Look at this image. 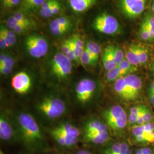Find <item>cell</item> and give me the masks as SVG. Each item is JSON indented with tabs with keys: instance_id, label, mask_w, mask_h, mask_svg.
Here are the masks:
<instances>
[{
	"instance_id": "6da1fadb",
	"label": "cell",
	"mask_w": 154,
	"mask_h": 154,
	"mask_svg": "<svg viewBox=\"0 0 154 154\" xmlns=\"http://www.w3.org/2000/svg\"><path fill=\"white\" fill-rule=\"evenodd\" d=\"M17 122L22 140L28 147L32 149L44 148V137L32 116L27 112L20 113Z\"/></svg>"
},
{
	"instance_id": "7a4b0ae2",
	"label": "cell",
	"mask_w": 154,
	"mask_h": 154,
	"mask_svg": "<svg viewBox=\"0 0 154 154\" xmlns=\"http://www.w3.org/2000/svg\"><path fill=\"white\" fill-rule=\"evenodd\" d=\"M102 116L105 123L116 133L122 132L128 125V116L121 105H115L104 110Z\"/></svg>"
},
{
	"instance_id": "3957f363",
	"label": "cell",
	"mask_w": 154,
	"mask_h": 154,
	"mask_svg": "<svg viewBox=\"0 0 154 154\" xmlns=\"http://www.w3.org/2000/svg\"><path fill=\"white\" fill-rule=\"evenodd\" d=\"M51 74L60 81L67 79L72 74V62L62 52L55 53L50 63Z\"/></svg>"
},
{
	"instance_id": "277c9868",
	"label": "cell",
	"mask_w": 154,
	"mask_h": 154,
	"mask_svg": "<svg viewBox=\"0 0 154 154\" xmlns=\"http://www.w3.org/2000/svg\"><path fill=\"white\" fill-rule=\"evenodd\" d=\"M39 111L48 119L60 118L66 111V105L63 100L54 97L45 98L37 106Z\"/></svg>"
},
{
	"instance_id": "5b68a950",
	"label": "cell",
	"mask_w": 154,
	"mask_h": 154,
	"mask_svg": "<svg viewBox=\"0 0 154 154\" xmlns=\"http://www.w3.org/2000/svg\"><path fill=\"white\" fill-rule=\"evenodd\" d=\"M131 135L132 143L137 146H149L154 143V122L131 126Z\"/></svg>"
},
{
	"instance_id": "8992f818",
	"label": "cell",
	"mask_w": 154,
	"mask_h": 154,
	"mask_svg": "<svg viewBox=\"0 0 154 154\" xmlns=\"http://www.w3.org/2000/svg\"><path fill=\"white\" fill-rule=\"evenodd\" d=\"M25 46L29 54L35 58L44 57L49 50V45L46 39L36 34L28 35L25 39Z\"/></svg>"
},
{
	"instance_id": "52a82bcc",
	"label": "cell",
	"mask_w": 154,
	"mask_h": 154,
	"mask_svg": "<svg viewBox=\"0 0 154 154\" xmlns=\"http://www.w3.org/2000/svg\"><path fill=\"white\" fill-rule=\"evenodd\" d=\"M93 27L99 33L107 35H115L120 31V25L116 17L105 13L95 17Z\"/></svg>"
},
{
	"instance_id": "ba28073f",
	"label": "cell",
	"mask_w": 154,
	"mask_h": 154,
	"mask_svg": "<svg viewBox=\"0 0 154 154\" xmlns=\"http://www.w3.org/2000/svg\"><path fill=\"white\" fill-rule=\"evenodd\" d=\"M97 88L96 82L91 79L84 78L79 81L75 87V94L80 103L88 102L93 98Z\"/></svg>"
},
{
	"instance_id": "9c48e42d",
	"label": "cell",
	"mask_w": 154,
	"mask_h": 154,
	"mask_svg": "<svg viewBox=\"0 0 154 154\" xmlns=\"http://www.w3.org/2000/svg\"><path fill=\"white\" fill-rule=\"evenodd\" d=\"M147 0H119V5L123 14L130 19L136 18L144 11Z\"/></svg>"
},
{
	"instance_id": "30bf717a",
	"label": "cell",
	"mask_w": 154,
	"mask_h": 154,
	"mask_svg": "<svg viewBox=\"0 0 154 154\" xmlns=\"http://www.w3.org/2000/svg\"><path fill=\"white\" fill-rule=\"evenodd\" d=\"M11 86L17 93H27L32 87L31 78L26 72H19L12 78Z\"/></svg>"
},
{
	"instance_id": "8fae6325",
	"label": "cell",
	"mask_w": 154,
	"mask_h": 154,
	"mask_svg": "<svg viewBox=\"0 0 154 154\" xmlns=\"http://www.w3.org/2000/svg\"><path fill=\"white\" fill-rule=\"evenodd\" d=\"M124 78L131 94L133 100H140L142 99L143 91V82L142 79L134 74H128L124 77Z\"/></svg>"
},
{
	"instance_id": "7c38bea8",
	"label": "cell",
	"mask_w": 154,
	"mask_h": 154,
	"mask_svg": "<svg viewBox=\"0 0 154 154\" xmlns=\"http://www.w3.org/2000/svg\"><path fill=\"white\" fill-rule=\"evenodd\" d=\"M14 128L8 118L1 114L0 117V138L6 143H11L16 140Z\"/></svg>"
},
{
	"instance_id": "4fadbf2b",
	"label": "cell",
	"mask_w": 154,
	"mask_h": 154,
	"mask_svg": "<svg viewBox=\"0 0 154 154\" xmlns=\"http://www.w3.org/2000/svg\"><path fill=\"white\" fill-rule=\"evenodd\" d=\"M84 138L88 143L96 145H104L111 139L109 131L85 133Z\"/></svg>"
},
{
	"instance_id": "5bb4252c",
	"label": "cell",
	"mask_w": 154,
	"mask_h": 154,
	"mask_svg": "<svg viewBox=\"0 0 154 154\" xmlns=\"http://www.w3.org/2000/svg\"><path fill=\"white\" fill-rule=\"evenodd\" d=\"M50 132H55L68 137L79 138L80 131L77 127L70 123H64L52 128Z\"/></svg>"
},
{
	"instance_id": "9a60e30c",
	"label": "cell",
	"mask_w": 154,
	"mask_h": 154,
	"mask_svg": "<svg viewBox=\"0 0 154 154\" xmlns=\"http://www.w3.org/2000/svg\"><path fill=\"white\" fill-rule=\"evenodd\" d=\"M114 90L116 93L122 99L128 102L134 101L124 77L121 78L114 82Z\"/></svg>"
},
{
	"instance_id": "2e32d148",
	"label": "cell",
	"mask_w": 154,
	"mask_h": 154,
	"mask_svg": "<svg viewBox=\"0 0 154 154\" xmlns=\"http://www.w3.org/2000/svg\"><path fill=\"white\" fill-rule=\"evenodd\" d=\"M15 65V60L11 55L2 53L0 55V73L2 75L9 74Z\"/></svg>"
},
{
	"instance_id": "e0dca14e",
	"label": "cell",
	"mask_w": 154,
	"mask_h": 154,
	"mask_svg": "<svg viewBox=\"0 0 154 154\" xmlns=\"http://www.w3.org/2000/svg\"><path fill=\"white\" fill-rule=\"evenodd\" d=\"M97 0H68L72 9L75 12L82 13L95 5Z\"/></svg>"
},
{
	"instance_id": "ac0fdd59",
	"label": "cell",
	"mask_w": 154,
	"mask_h": 154,
	"mask_svg": "<svg viewBox=\"0 0 154 154\" xmlns=\"http://www.w3.org/2000/svg\"><path fill=\"white\" fill-rule=\"evenodd\" d=\"M85 133L109 131L106 124L97 119H92L87 122L84 126Z\"/></svg>"
},
{
	"instance_id": "d6986e66",
	"label": "cell",
	"mask_w": 154,
	"mask_h": 154,
	"mask_svg": "<svg viewBox=\"0 0 154 154\" xmlns=\"http://www.w3.org/2000/svg\"><path fill=\"white\" fill-rule=\"evenodd\" d=\"M50 134L55 142L62 147H71L77 144L78 142L79 138L70 137L55 132H50Z\"/></svg>"
},
{
	"instance_id": "ffe728a7",
	"label": "cell",
	"mask_w": 154,
	"mask_h": 154,
	"mask_svg": "<svg viewBox=\"0 0 154 154\" xmlns=\"http://www.w3.org/2000/svg\"><path fill=\"white\" fill-rule=\"evenodd\" d=\"M102 63L105 70L108 72L118 66L114 60L110 45L107 46L103 53Z\"/></svg>"
},
{
	"instance_id": "44dd1931",
	"label": "cell",
	"mask_w": 154,
	"mask_h": 154,
	"mask_svg": "<svg viewBox=\"0 0 154 154\" xmlns=\"http://www.w3.org/2000/svg\"><path fill=\"white\" fill-rule=\"evenodd\" d=\"M144 106V104H138L131 107L128 116V124L130 126H133L137 124Z\"/></svg>"
},
{
	"instance_id": "7402d4cb",
	"label": "cell",
	"mask_w": 154,
	"mask_h": 154,
	"mask_svg": "<svg viewBox=\"0 0 154 154\" xmlns=\"http://www.w3.org/2000/svg\"><path fill=\"white\" fill-rule=\"evenodd\" d=\"M125 58L132 65L137 67L140 66L135 49V44L129 45L125 50Z\"/></svg>"
},
{
	"instance_id": "603a6c76",
	"label": "cell",
	"mask_w": 154,
	"mask_h": 154,
	"mask_svg": "<svg viewBox=\"0 0 154 154\" xmlns=\"http://www.w3.org/2000/svg\"><path fill=\"white\" fill-rule=\"evenodd\" d=\"M70 38L72 39L74 46V50L76 58V62L77 63H79L81 56L82 54L83 51L85 49L84 42L82 39L80 37V36L77 34L74 35Z\"/></svg>"
},
{
	"instance_id": "cb8c5ba5",
	"label": "cell",
	"mask_w": 154,
	"mask_h": 154,
	"mask_svg": "<svg viewBox=\"0 0 154 154\" xmlns=\"http://www.w3.org/2000/svg\"><path fill=\"white\" fill-rule=\"evenodd\" d=\"M47 0H21V9L23 11H30L40 8Z\"/></svg>"
},
{
	"instance_id": "d4e9b609",
	"label": "cell",
	"mask_w": 154,
	"mask_h": 154,
	"mask_svg": "<svg viewBox=\"0 0 154 154\" xmlns=\"http://www.w3.org/2000/svg\"><path fill=\"white\" fill-rule=\"evenodd\" d=\"M128 74H129L126 70L121 69L118 66H116V68L107 72L106 79L109 82H114L117 79L122 77H125Z\"/></svg>"
},
{
	"instance_id": "484cf974",
	"label": "cell",
	"mask_w": 154,
	"mask_h": 154,
	"mask_svg": "<svg viewBox=\"0 0 154 154\" xmlns=\"http://www.w3.org/2000/svg\"><path fill=\"white\" fill-rule=\"evenodd\" d=\"M135 46L140 66H145L149 61V50L141 44H135Z\"/></svg>"
},
{
	"instance_id": "4316f807",
	"label": "cell",
	"mask_w": 154,
	"mask_h": 154,
	"mask_svg": "<svg viewBox=\"0 0 154 154\" xmlns=\"http://www.w3.org/2000/svg\"><path fill=\"white\" fill-rule=\"evenodd\" d=\"M154 114L151 108L147 105H144L143 111L138 119L135 125H143L152 122Z\"/></svg>"
},
{
	"instance_id": "83f0119b",
	"label": "cell",
	"mask_w": 154,
	"mask_h": 154,
	"mask_svg": "<svg viewBox=\"0 0 154 154\" xmlns=\"http://www.w3.org/2000/svg\"><path fill=\"white\" fill-rule=\"evenodd\" d=\"M85 48L88 50L90 55L92 57L94 66L95 65L98 60L99 55L101 52V48L100 45L95 42L90 41L86 44Z\"/></svg>"
},
{
	"instance_id": "f1b7e54d",
	"label": "cell",
	"mask_w": 154,
	"mask_h": 154,
	"mask_svg": "<svg viewBox=\"0 0 154 154\" xmlns=\"http://www.w3.org/2000/svg\"><path fill=\"white\" fill-rule=\"evenodd\" d=\"M49 28L51 33L56 36L63 35L69 30L68 29L63 27L58 22H57L55 19L50 22Z\"/></svg>"
},
{
	"instance_id": "f546056e",
	"label": "cell",
	"mask_w": 154,
	"mask_h": 154,
	"mask_svg": "<svg viewBox=\"0 0 154 154\" xmlns=\"http://www.w3.org/2000/svg\"><path fill=\"white\" fill-rule=\"evenodd\" d=\"M0 31H1L4 34L9 45V47L13 46L16 44L17 42L16 35V33L13 30L6 27L4 25H1Z\"/></svg>"
},
{
	"instance_id": "4dcf8cb0",
	"label": "cell",
	"mask_w": 154,
	"mask_h": 154,
	"mask_svg": "<svg viewBox=\"0 0 154 154\" xmlns=\"http://www.w3.org/2000/svg\"><path fill=\"white\" fill-rule=\"evenodd\" d=\"M62 6L61 4L58 1L54 5L51 6L46 10H40L39 13L41 16L44 18H48L57 14L61 11Z\"/></svg>"
},
{
	"instance_id": "1f68e13d",
	"label": "cell",
	"mask_w": 154,
	"mask_h": 154,
	"mask_svg": "<svg viewBox=\"0 0 154 154\" xmlns=\"http://www.w3.org/2000/svg\"><path fill=\"white\" fill-rule=\"evenodd\" d=\"M139 36L141 39L145 41H151L154 39V35L151 33L145 23L142 22L139 30Z\"/></svg>"
},
{
	"instance_id": "d6a6232c",
	"label": "cell",
	"mask_w": 154,
	"mask_h": 154,
	"mask_svg": "<svg viewBox=\"0 0 154 154\" xmlns=\"http://www.w3.org/2000/svg\"><path fill=\"white\" fill-rule=\"evenodd\" d=\"M110 46L116 63L118 65L125 58V51L119 47L115 45H110Z\"/></svg>"
},
{
	"instance_id": "836d02e7",
	"label": "cell",
	"mask_w": 154,
	"mask_h": 154,
	"mask_svg": "<svg viewBox=\"0 0 154 154\" xmlns=\"http://www.w3.org/2000/svg\"><path fill=\"white\" fill-rule=\"evenodd\" d=\"M79 63L85 66H94L93 60L88 50L86 48L81 56Z\"/></svg>"
},
{
	"instance_id": "e575fe53",
	"label": "cell",
	"mask_w": 154,
	"mask_h": 154,
	"mask_svg": "<svg viewBox=\"0 0 154 154\" xmlns=\"http://www.w3.org/2000/svg\"><path fill=\"white\" fill-rule=\"evenodd\" d=\"M118 66L121 69L126 70L130 74H134V72H137L138 70V67L132 65L131 63H130L128 61H127L126 58H125L123 61L118 65Z\"/></svg>"
},
{
	"instance_id": "d590c367",
	"label": "cell",
	"mask_w": 154,
	"mask_h": 154,
	"mask_svg": "<svg viewBox=\"0 0 154 154\" xmlns=\"http://www.w3.org/2000/svg\"><path fill=\"white\" fill-rule=\"evenodd\" d=\"M12 16L14 18L17 19L18 21H20L21 22H24L26 24H27L29 26L33 27L34 26V22H33L32 20L29 18V17L27 16L25 14L22 13L20 11L16 12Z\"/></svg>"
},
{
	"instance_id": "8d00e7d4",
	"label": "cell",
	"mask_w": 154,
	"mask_h": 154,
	"mask_svg": "<svg viewBox=\"0 0 154 154\" xmlns=\"http://www.w3.org/2000/svg\"><path fill=\"white\" fill-rule=\"evenodd\" d=\"M143 22L149 29V32L154 35V15L147 14L143 20Z\"/></svg>"
},
{
	"instance_id": "74e56055",
	"label": "cell",
	"mask_w": 154,
	"mask_h": 154,
	"mask_svg": "<svg viewBox=\"0 0 154 154\" xmlns=\"http://www.w3.org/2000/svg\"><path fill=\"white\" fill-rule=\"evenodd\" d=\"M55 20L57 22H58L63 27L68 29L70 30L72 28V22L71 20L65 17H60L58 18H55Z\"/></svg>"
},
{
	"instance_id": "f35d334b",
	"label": "cell",
	"mask_w": 154,
	"mask_h": 154,
	"mask_svg": "<svg viewBox=\"0 0 154 154\" xmlns=\"http://www.w3.org/2000/svg\"><path fill=\"white\" fill-rule=\"evenodd\" d=\"M30 28V26H26V25H18L16 26V28H14L13 29V30L15 32L16 34H21L23 33H25L28 31V30H29Z\"/></svg>"
},
{
	"instance_id": "ab89813d",
	"label": "cell",
	"mask_w": 154,
	"mask_h": 154,
	"mask_svg": "<svg viewBox=\"0 0 154 154\" xmlns=\"http://www.w3.org/2000/svg\"><path fill=\"white\" fill-rule=\"evenodd\" d=\"M9 45L8 42V41L6 38L4 34L1 31H0V48L1 49H4L7 48H9Z\"/></svg>"
},
{
	"instance_id": "60d3db41",
	"label": "cell",
	"mask_w": 154,
	"mask_h": 154,
	"mask_svg": "<svg viewBox=\"0 0 154 154\" xmlns=\"http://www.w3.org/2000/svg\"><path fill=\"white\" fill-rule=\"evenodd\" d=\"M58 0H47L44 4L40 7V10H46L48 9L51 6L54 5L55 4L58 2Z\"/></svg>"
},
{
	"instance_id": "b9f144b4",
	"label": "cell",
	"mask_w": 154,
	"mask_h": 154,
	"mask_svg": "<svg viewBox=\"0 0 154 154\" xmlns=\"http://www.w3.org/2000/svg\"><path fill=\"white\" fill-rule=\"evenodd\" d=\"M21 0H11L4 7L5 8H11L19 5L21 3Z\"/></svg>"
},
{
	"instance_id": "7bdbcfd3",
	"label": "cell",
	"mask_w": 154,
	"mask_h": 154,
	"mask_svg": "<svg viewBox=\"0 0 154 154\" xmlns=\"http://www.w3.org/2000/svg\"><path fill=\"white\" fill-rule=\"evenodd\" d=\"M148 93V98L151 104L154 106V93Z\"/></svg>"
},
{
	"instance_id": "ee69618b",
	"label": "cell",
	"mask_w": 154,
	"mask_h": 154,
	"mask_svg": "<svg viewBox=\"0 0 154 154\" xmlns=\"http://www.w3.org/2000/svg\"><path fill=\"white\" fill-rule=\"evenodd\" d=\"M147 93H154V81L151 82V83L149 84Z\"/></svg>"
},
{
	"instance_id": "f6af8a7d",
	"label": "cell",
	"mask_w": 154,
	"mask_h": 154,
	"mask_svg": "<svg viewBox=\"0 0 154 154\" xmlns=\"http://www.w3.org/2000/svg\"><path fill=\"white\" fill-rule=\"evenodd\" d=\"M74 154H92L90 151H87V150H85V149H81L78 151L77 152Z\"/></svg>"
},
{
	"instance_id": "bcb514c9",
	"label": "cell",
	"mask_w": 154,
	"mask_h": 154,
	"mask_svg": "<svg viewBox=\"0 0 154 154\" xmlns=\"http://www.w3.org/2000/svg\"><path fill=\"white\" fill-rule=\"evenodd\" d=\"M11 0H1V4L3 6L5 5L6 4L9 2Z\"/></svg>"
},
{
	"instance_id": "7dc6e473",
	"label": "cell",
	"mask_w": 154,
	"mask_h": 154,
	"mask_svg": "<svg viewBox=\"0 0 154 154\" xmlns=\"http://www.w3.org/2000/svg\"><path fill=\"white\" fill-rule=\"evenodd\" d=\"M151 69H152V72H153L154 74V60L152 61V64H151Z\"/></svg>"
},
{
	"instance_id": "c3c4849f",
	"label": "cell",
	"mask_w": 154,
	"mask_h": 154,
	"mask_svg": "<svg viewBox=\"0 0 154 154\" xmlns=\"http://www.w3.org/2000/svg\"><path fill=\"white\" fill-rule=\"evenodd\" d=\"M151 8H152V11H153V14H154V1H153V2H152V4Z\"/></svg>"
},
{
	"instance_id": "681fc988",
	"label": "cell",
	"mask_w": 154,
	"mask_h": 154,
	"mask_svg": "<svg viewBox=\"0 0 154 154\" xmlns=\"http://www.w3.org/2000/svg\"><path fill=\"white\" fill-rule=\"evenodd\" d=\"M0 154H4V151H2L1 149L0 150Z\"/></svg>"
},
{
	"instance_id": "f907efd6",
	"label": "cell",
	"mask_w": 154,
	"mask_h": 154,
	"mask_svg": "<svg viewBox=\"0 0 154 154\" xmlns=\"http://www.w3.org/2000/svg\"></svg>"
},
{
	"instance_id": "816d5d0a",
	"label": "cell",
	"mask_w": 154,
	"mask_h": 154,
	"mask_svg": "<svg viewBox=\"0 0 154 154\" xmlns=\"http://www.w3.org/2000/svg\"></svg>"
},
{
	"instance_id": "f5cc1de1",
	"label": "cell",
	"mask_w": 154,
	"mask_h": 154,
	"mask_svg": "<svg viewBox=\"0 0 154 154\" xmlns=\"http://www.w3.org/2000/svg\"></svg>"
}]
</instances>
